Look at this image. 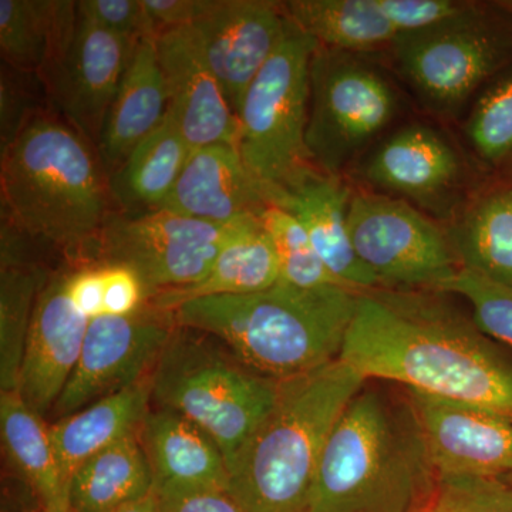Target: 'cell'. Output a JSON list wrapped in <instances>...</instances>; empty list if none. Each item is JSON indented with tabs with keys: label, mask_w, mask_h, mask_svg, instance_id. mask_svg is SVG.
I'll use <instances>...</instances> for the list:
<instances>
[{
	"label": "cell",
	"mask_w": 512,
	"mask_h": 512,
	"mask_svg": "<svg viewBox=\"0 0 512 512\" xmlns=\"http://www.w3.org/2000/svg\"><path fill=\"white\" fill-rule=\"evenodd\" d=\"M427 512H430V511H427Z\"/></svg>",
	"instance_id": "bcb514c9"
},
{
	"label": "cell",
	"mask_w": 512,
	"mask_h": 512,
	"mask_svg": "<svg viewBox=\"0 0 512 512\" xmlns=\"http://www.w3.org/2000/svg\"><path fill=\"white\" fill-rule=\"evenodd\" d=\"M0 184L6 218L63 251L92 248L111 217L109 178L93 144L46 110L2 150Z\"/></svg>",
	"instance_id": "277c9868"
},
{
	"label": "cell",
	"mask_w": 512,
	"mask_h": 512,
	"mask_svg": "<svg viewBox=\"0 0 512 512\" xmlns=\"http://www.w3.org/2000/svg\"><path fill=\"white\" fill-rule=\"evenodd\" d=\"M390 80L360 55L319 47L311 62L306 148L318 170L348 168L399 113Z\"/></svg>",
	"instance_id": "ba28073f"
},
{
	"label": "cell",
	"mask_w": 512,
	"mask_h": 512,
	"mask_svg": "<svg viewBox=\"0 0 512 512\" xmlns=\"http://www.w3.org/2000/svg\"><path fill=\"white\" fill-rule=\"evenodd\" d=\"M96 264L99 266L103 316L131 315L146 305V286L133 269L110 262Z\"/></svg>",
	"instance_id": "74e56055"
},
{
	"label": "cell",
	"mask_w": 512,
	"mask_h": 512,
	"mask_svg": "<svg viewBox=\"0 0 512 512\" xmlns=\"http://www.w3.org/2000/svg\"><path fill=\"white\" fill-rule=\"evenodd\" d=\"M190 154L191 147L167 114L111 175V198L126 214L157 210L173 190Z\"/></svg>",
	"instance_id": "83f0119b"
},
{
	"label": "cell",
	"mask_w": 512,
	"mask_h": 512,
	"mask_svg": "<svg viewBox=\"0 0 512 512\" xmlns=\"http://www.w3.org/2000/svg\"><path fill=\"white\" fill-rule=\"evenodd\" d=\"M366 383L340 359L279 382L274 410L229 468L228 493L247 512H306L333 427Z\"/></svg>",
	"instance_id": "5b68a950"
},
{
	"label": "cell",
	"mask_w": 512,
	"mask_h": 512,
	"mask_svg": "<svg viewBox=\"0 0 512 512\" xmlns=\"http://www.w3.org/2000/svg\"><path fill=\"white\" fill-rule=\"evenodd\" d=\"M460 268L512 288V188L474 201L448 235Z\"/></svg>",
	"instance_id": "4dcf8cb0"
},
{
	"label": "cell",
	"mask_w": 512,
	"mask_h": 512,
	"mask_svg": "<svg viewBox=\"0 0 512 512\" xmlns=\"http://www.w3.org/2000/svg\"><path fill=\"white\" fill-rule=\"evenodd\" d=\"M42 512H72L70 511L69 505H56V507L42 508Z\"/></svg>",
	"instance_id": "ee69618b"
},
{
	"label": "cell",
	"mask_w": 512,
	"mask_h": 512,
	"mask_svg": "<svg viewBox=\"0 0 512 512\" xmlns=\"http://www.w3.org/2000/svg\"><path fill=\"white\" fill-rule=\"evenodd\" d=\"M77 2L0 0L3 64L42 77L72 37Z\"/></svg>",
	"instance_id": "cb8c5ba5"
},
{
	"label": "cell",
	"mask_w": 512,
	"mask_h": 512,
	"mask_svg": "<svg viewBox=\"0 0 512 512\" xmlns=\"http://www.w3.org/2000/svg\"><path fill=\"white\" fill-rule=\"evenodd\" d=\"M288 26L282 3L217 0L192 29L237 116L249 84L274 55Z\"/></svg>",
	"instance_id": "9a60e30c"
},
{
	"label": "cell",
	"mask_w": 512,
	"mask_h": 512,
	"mask_svg": "<svg viewBox=\"0 0 512 512\" xmlns=\"http://www.w3.org/2000/svg\"><path fill=\"white\" fill-rule=\"evenodd\" d=\"M259 218L274 247L279 266V281L298 288L343 286L330 274L313 247L308 232L293 215L269 204L259 212Z\"/></svg>",
	"instance_id": "1f68e13d"
},
{
	"label": "cell",
	"mask_w": 512,
	"mask_h": 512,
	"mask_svg": "<svg viewBox=\"0 0 512 512\" xmlns=\"http://www.w3.org/2000/svg\"><path fill=\"white\" fill-rule=\"evenodd\" d=\"M437 292L454 293L466 299L473 309L477 329L512 349L511 286L498 284L471 269L460 268Z\"/></svg>",
	"instance_id": "836d02e7"
},
{
	"label": "cell",
	"mask_w": 512,
	"mask_h": 512,
	"mask_svg": "<svg viewBox=\"0 0 512 512\" xmlns=\"http://www.w3.org/2000/svg\"><path fill=\"white\" fill-rule=\"evenodd\" d=\"M407 397L437 477H512V420L451 400Z\"/></svg>",
	"instance_id": "5bb4252c"
},
{
	"label": "cell",
	"mask_w": 512,
	"mask_h": 512,
	"mask_svg": "<svg viewBox=\"0 0 512 512\" xmlns=\"http://www.w3.org/2000/svg\"><path fill=\"white\" fill-rule=\"evenodd\" d=\"M389 49L397 72L421 103L450 116L505 69L512 40L497 20L470 2L456 18L397 36Z\"/></svg>",
	"instance_id": "9c48e42d"
},
{
	"label": "cell",
	"mask_w": 512,
	"mask_h": 512,
	"mask_svg": "<svg viewBox=\"0 0 512 512\" xmlns=\"http://www.w3.org/2000/svg\"><path fill=\"white\" fill-rule=\"evenodd\" d=\"M114 512H161L160 500L156 494H150L143 500L136 501V503L128 504L126 507Z\"/></svg>",
	"instance_id": "b9f144b4"
},
{
	"label": "cell",
	"mask_w": 512,
	"mask_h": 512,
	"mask_svg": "<svg viewBox=\"0 0 512 512\" xmlns=\"http://www.w3.org/2000/svg\"><path fill=\"white\" fill-rule=\"evenodd\" d=\"M167 110L168 90L158 59L157 36L143 37L134 46L96 147L107 178L163 123Z\"/></svg>",
	"instance_id": "7402d4cb"
},
{
	"label": "cell",
	"mask_w": 512,
	"mask_h": 512,
	"mask_svg": "<svg viewBox=\"0 0 512 512\" xmlns=\"http://www.w3.org/2000/svg\"><path fill=\"white\" fill-rule=\"evenodd\" d=\"M168 90L167 114L191 150L212 144L238 146L239 124L211 72L192 26L157 36Z\"/></svg>",
	"instance_id": "e0dca14e"
},
{
	"label": "cell",
	"mask_w": 512,
	"mask_h": 512,
	"mask_svg": "<svg viewBox=\"0 0 512 512\" xmlns=\"http://www.w3.org/2000/svg\"><path fill=\"white\" fill-rule=\"evenodd\" d=\"M35 74L16 72L3 64L0 80V137L2 150L15 140L19 131L40 109H33L29 77Z\"/></svg>",
	"instance_id": "f35d334b"
},
{
	"label": "cell",
	"mask_w": 512,
	"mask_h": 512,
	"mask_svg": "<svg viewBox=\"0 0 512 512\" xmlns=\"http://www.w3.org/2000/svg\"><path fill=\"white\" fill-rule=\"evenodd\" d=\"M397 36L433 28L464 12L470 2L456 0H377Z\"/></svg>",
	"instance_id": "8d00e7d4"
},
{
	"label": "cell",
	"mask_w": 512,
	"mask_h": 512,
	"mask_svg": "<svg viewBox=\"0 0 512 512\" xmlns=\"http://www.w3.org/2000/svg\"><path fill=\"white\" fill-rule=\"evenodd\" d=\"M266 205V190L248 170L238 146L212 144L191 150L183 173L157 210L229 224L259 215Z\"/></svg>",
	"instance_id": "44dd1931"
},
{
	"label": "cell",
	"mask_w": 512,
	"mask_h": 512,
	"mask_svg": "<svg viewBox=\"0 0 512 512\" xmlns=\"http://www.w3.org/2000/svg\"><path fill=\"white\" fill-rule=\"evenodd\" d=\"M18 231L6 218L2 222V268H0V389L18 390L20 367L25 355L30 323L39 293L49 274L23 258Z\"/></svg>",
	"instance_id": "484cf974"
},
{
	"label": "cell",
	"mask_w": 512,
	"mask_h": 512,
	"mask_svg": "<svg viewBox=\"0 0 512 512\" xmlns=\"http://www.w3.org/2000/svg\"><path fill=\"white\" fill-rule=\"evenodd\" d=\"M89 323L70 299L66 271L50 275L36 301L16 390L45 419L76 369Z\"/></svg>",
	"instance_id": "2e32d148"
},
{
	"label": "cell",
	"mask_w": 512,
	"mask_h": 512,
	"mask_svg": "<svg viewBox=\"0 0 512 512\" xmlns=\"http://www.w3.org/2000/svg\"><path fill=\"white\" fill-rule=\"evenodd\" d=\"M430 512H512V483L501 477H437Z\"/></svg>",
	"instance_id": "e575fe53"
},
{
	"label": "cell",
	"mask_w": 512,
	"mask_h": 512,
	"mask_svg": "<svg viewBox=\"0 0 512 512\" xmlns=\"http://www.w3.org/2000/svg\"><path fill=\"white\" fill-rule=\"evenodd\" d=\"M316 49L318 43L288 19L281 43L239 107L238 150L268 197L315 167L305 137Z\"/></svg>",
	"instance_id": "52a82bcc"
},
{
	"label": "cell",
	"mask_w": 512,
	"mask_h": 512,
	"mask_svg": "<svg viewBox=\"0 0 512 512\" xmlns=\"http://www.w3.org/2000/svg\"><path fill=\"white\" fill-rule=\"evenodd\" d=\"M151 409V376L53 421L50 437L64 481L94 454L134 433Z\"/></svg>",
	"instance_id": "603a6c76"
},
{
	"label": "cell",
	"mask_w": 512,
	"mask_h": 512,
	"mask_svg": "<svg viewBox=\"0 0 512 512\" xmlns=\"http://www.w3.org/2000/svg\"><path fill=\"white\" fill-rule=\"evenodd\" d=\"M77 12L94 25L136 43L147 36H158L148 18L143 0H83Z\"/></svg>",
	"instance_id": "d590c367"
},
{
	"label": "cell",
	"mask_w": 512,
	"mask_h": 512,
	"mask_svg": "<svg viewBox=\"0 0 512 512\" xmlns=\"http://www.w3.org/2000/svg\"><path fill=\"white\" fill-rule=\"evenodd\" d=\"M217 0H143L158 35L165 30L188 28L204 18Z\"/></svg>",
	"instance_id": "ab89813d"
},
{
	"label": "cell",
	"mask_w": 512,
	"mask_h": 512,
	"mask_svg": "<svg viewBox=\"0 0 512 512\" xmlns=\"http://www.w3.org/2000/svg\"><path fill=\"white\" fill-rule=\"evenodd\" d=\"M0 434L6 457L29 484L43 508L67 504L50 424L18 392H0Z\"/></svg>",
	"instance_id": "f546056e"
},
{
	"label": "cell",
	"mask_w": 512,
	"mask_h": 512,
	"mask_svg": "<svg viewBox=\"0 0 512 512\" xmlns=\"http://www.w3.org/2000/svg\"><path fill=\"white\" fill-rule=\"evenodd\" d=\"M175 328L173 311L150 302L131 315L90 320L79 362L50 417L63 419L150 377Z\"/></svg>",
	"instance_id": "7c38bea8"
},
{
	"label": "cell",
	"mask_w": 512,
	"mask_h": 512,
	"mask_svg": "<svg viewBox=\"0 0 512 512\" xmlns=\"http://www.w3.org/2000/svg\"><path fill=\"white\" fill-rule=\"evenodd\" d=\"M153 494V476L138 430L94 454L67 485L72 512H114Z\"/></svg>",
	"instance_id": "d4e9b609"
},
{
	"label": "cell",
	"mask_w": 512,
	"mask_h": 512,
	"mask_svg": "<svg viewBox=\"0 0 512 512\" xmlns=\"http://www.w3.org/2000/svg\"><path fill=\"white\" fill-rule=\"evenodd\" d=\"M437 293L360 292L339 359L367 382L402 384L512 420V367Z\"/></svg>",
	"instance_id": "6da1fadb"
},
{
	"label": "cell",
	"mask_w": 512,
	"mask_h": 512,
	"mask_svg": "<svg viewBox=\"0 0 512 512\" xmlns=\"http://www.w3.org/2000/svg\"><path fill=\"white\" fill-rule=\"evenodd\" d=\"M463 177L456 148L436 128L410 124L373 150L362 178L386 194H396L427 210L446 212Z\"/></svg>",
	"instance_id": "ac0fdd59"
},
{
	"label": "cell",
	"mask_w": 512,
	"mask_h": 512,
	"mask_svg": "<svg viewBox=\"0 0 512 512\" xmlns=\"http://www.w3.org/2000/svg\"><path fill=\"white\" fill-rule=\"evenodd\" d=\"M282 8L323 49L360 55L390 47L397 37L377 0H291Z\"/></svg>",
	"instance_id": "f1b7e54d"
},
{
	"label": "cell",
	"mask_w": 512,
	"mask_h": 512,
	"mask_svg": "<svg viewBox=\"0 0 512 512\" xmlns=\"http://www.w3.org/2000/svg\"><path fill=\"white\" fill-rule=\"evenodd\" d=\"M278 281L279 266L274 247L258 215L228 242L200 282L187 288L158 293L147 302L173 311L191 299L248 295L272 288Z\"/></svg>",
	"instance_id": "4316f807"
},
{
	"label": "cell",
	"mask_w": 512,
	"mask_h": 512,
	"mask_svg": "<svg viewBox=\"0 0 512 512\" xmlns=\"http://www.w3.org/2000/svg\"><path fill=\"white\" fill-rule=\"evenodd\" d=\"M436 487L409 397L365 386L333 427L306 512H427Z\"/></svg>",
	"instance_id": "7a4b0ae2"
},
{
	"label": "cell",
	"mask_w": 512,
	"mask_h": 512,
	"mask_svg": "<svg viewBox=\"0 0 512 512\" xmlns=\"http://www.w3.org/2000/svg\"><path fill=\"white\" fill-rule=\"evenodd\" d=\"M352 195L338 175L313 167L285 188L272 191L268 200L301 222L319 258L340 284L357 292L375 291L382 285L360 261L349 235Z\"/></svg>",
	"instance_id": "d6986e66"
},
{
	"label": "cell",
	"mask_w": 512,
	"mask_h": 512,
	"mask_svg": "<svg viewBox=\"0 0 512 512\" xmlns=\"http://www.w3.org/2000/svg\"><path fill=\"white\" fill-rule=\"evenodd\" d=\"M136 45L77 12L72 37L40 77L64 120L96 147Z\"/></svg>",
	"instance_id": "4fadbf2b"
},
{
	"label": "cell",
	"mask_w": 512,
	"mask_h": 512,
	"mask_svg": "<svg viewBox=\"0 0 512 512\" xmlns=\"http://www.w3.org/2000/svg\"><path fill=\"white\" fill-rule=\"evenodd\" d=\"M138 439L158 498L228 490L224 453L207 431L187 417L151 407L138 427Z\"/></svg>",
	"instance_id": "ffe728a7"
},
{
	"label": "cell",
	"mask_w": 512,
	"mask_h": 512,
	"mask_svg": "<svg viewBox=\"0 0 512 512\" xmlns=\"http://www.w3.org/2000/svg\"><path fill=\"white\" fill-rule=\"evenodd\" d=\"M158 500L161 512H247L228 491L224 490Z\"/></svg>",
	"instance_id": "60d3db41"
},
{
	"label": "cell",
	"mask_w": 512,
	"mask_h": 512,
	"mask_svg": "<svg viewBox=\"0 0 512 512\" xmlns=\"http://www.w3.org/2000/svg\"><path fill=\"white\" fill-rule=\"evenodd\" d=\"M254 217L258 215L212 224L164 210L113 214L93 244L96 262L133 269L151 299L200 282L222 249Z\"/></svg>",
	"instance_id": "30bf717a"
},
{
	"label": "cell",
	"mask_w": 512,
	"mask_h": 512,
	"mask_svg": "<svg viewBox=\"0 0 512 512\" xmlns=\"http://www.w3.org/2000/svg\"><path fill=\"white\" fill-rule=\"evenodd\" d=\"M279 382L249 369L214 336L178 325L151 373V407L207 431L232 467L274 410Z\"/></svg>",
	"instance_id": "8992f818"
},
{
	"label": "cell",
	"mask_w": 512,
	"mask_h": 512,
	"mask_svg": "<svg viewBox=\"0 0 512 512\" xmlns=\"http://www.w3.org/2000/svg\"><path fill=\"white\" fill-rule=\"evenodd\" d=\"M464 133L476 156L497 165L512 157V66L485 84Z\"/></svg>",
	"instance_id": "d6a6232c"
},
{
	"label": "cell",
	"mask_w": 512,
	"mask_h": 512,
	"mask_svg": "<svg viewBox=\"0 0 512 512\" xmlns=\"http://www.w3.org/2000/svg\"><path fill=\"white\" fill-rule=\"evenodd\" d=\"M505 480H508V481H510V483H512V477H507V478H505Z\"/></svg>",
	"instance_id": "f6af8a7d"
},
{
	"label": "cell",
	"mask_w": 512,
	"mask_h": 512,
	"mask_svg": "<svg viewBox=\"0 0 512 512\" xmlns=\"http://www.w3.org/2000/svg\"><path fill=\"white\" fill-rule=\"evenodd\" d=\"M495 8L501 10L504 15L510 16L512 19V0H501V2L495 3Z\"/></svg>",
	"instance_id": "7bdbcfd3"
},
{
	"label": "cell",
	"mask_w": 512,
	"mask_h": 512,
	"mask_svg": "<svg viewBox=\"0 0 512 512\" xmlns=\"http://www.w3.org/2000/svg\"><path fill=\"white\" fill-rule=\"evenodd\" d=\"M348 227L357 256L383 289L437 292L460 269L450 239L410 202L356 192Z\"/></svg>",
	"instance_id": "8fae6325"
},
{
	"label": "cell",
	"mask_w": 512,
	"mask_h": 512,
	"mask_svg": "<svg viewBox=\"0 0 512 512\" xmlns=\"http://www.w3.org/2000/svg\"><path fill=\"white\" fill-rule=\"evenodd\" d=\"M359 293L278 281L248 295L191 299L173 313L178 325L214 336L249 369L282 382L339 360Z\"/></svg>",
	"instance_id": "3957f363"
}]
</instances>
